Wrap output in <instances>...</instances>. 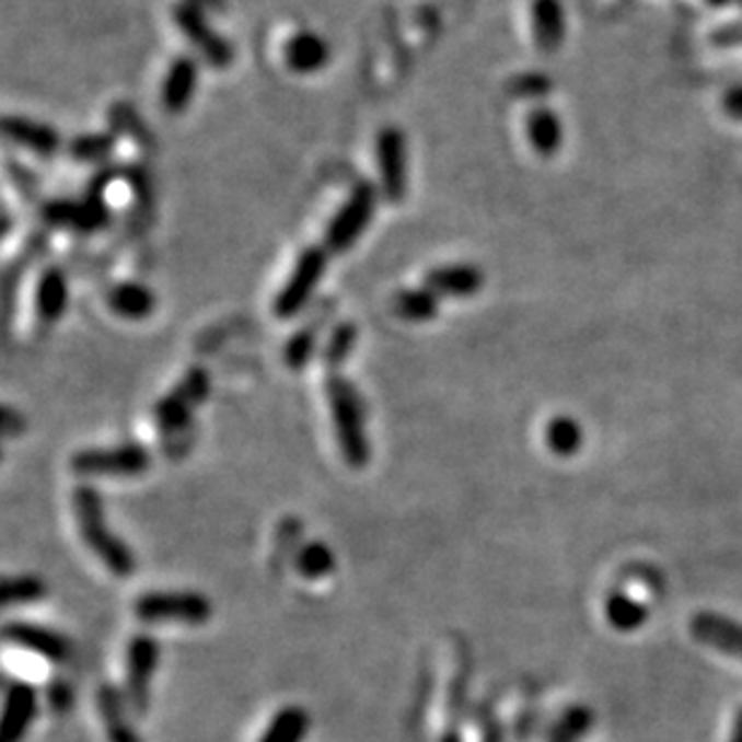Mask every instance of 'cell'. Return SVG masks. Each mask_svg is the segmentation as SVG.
<instances>
[{
  "mask_svg": "<svg viewBox=\"0 0 742 742\" xmlns=\"http://www.w3.org/2000/svg\"><path fill=\"white\" fill-rule=\"evenodd\" d=\"M73 513L80 537L85 541L90 553L97 557L114 577L118 579L134 577L138 569L136 555L130 553V547L112 531L109 519H106L104 499L100 497L97 489L90 485H80L73 492Z\"/></svg>",
  "mask_w": 742,
  "mask_h": 742,
  "instance_id": "cell-1",
  "label": "cell"
},
{
  "mask_svg": "<svg viewBox=\"0 0 742 742\" xmlns=\"http://www.w3.org/2000/svg\"><path fill=\"white\" fill-rule=\"evenodd\" d=\"M326 398L343 459L350 463L352 468H362L371 453L362 396H359V391L347 379L331 376L326 384Z\"/></svg>",
  "mask_w": 742,
  "mask_h": 742,
  "instance_id": "cell-2",
  "label": "cell"
},
{
  "mask_svg": "<svg viewBox=\"0 0 742 742\" xmlns=\"http://www.w3.org/2000/svg\"><path fill=\"white\" fill-rule=\"evenodd\" d=\"M150 451L128 441L109 449L78 451L70 459V468L80 477H138L150 468Z\"/></svg>",
  "mask_w": 742,
  "mask_h": 742,
  "instance_id": "cell-3",
  "label": "cell"
},
{
  "mask_svg": "<svg viewBox=\"0 0 742 742\" xmlns=\"http://www.w3.org/2000/svg\"><path fill=\"white\" fill-rule=\"evenodd\" d=\"M136 615L142 622L206 625L212 617V603L208 595L196 591H150L136 601Z\"/></svg>",
  "mask_w": 742,
  "mask_h": 742,
  "instance_id": "cell-4",
  "label": "cell"
},
{
  "mask_svg": "<svg viewBox=\"0 0 742 742\" xmlns=\"http://www.w3.org/2000/svg\"><path fill=\"white\" fill-rule=\"evenodd\" d=\"M174 22L178 32L184 34L190 46L200 51V56L206 58L212 68H227L232 63L234 58L232 44L227 42L222 34L212 32L206 18V10H200L198 5L190 3V0H182V3L174 5Z\"/></svg>",
  "mask_w": 742,
  "mask_h": 742,
  "instance_id": "cell-5",
  "label": "cell"
},
{
  "mask_svg": "<svg viewBox=\"0 0 742 742\" xmlns=\"http://www.w3.org/2000/svg\"><path fill=\"white\" fill-rule=\"evenodd\" d=\"M160 663V646L150 634L130 639L126 651V702L136 714H146L150 706V689L154 670Z\"/></svg>",
  "mask_w": 742,
  "mask_h": 742,
  "instance_id": "cell-6",
  "label": "cell"
},
{
  "mask_svg": "<svg viewBox=\"0 0 742 742\" xmlns=\"http://www.w3.org/2000/svg\"><path fill=\"white\" fill-rule=\"evenodd\" d=\"M323 270H326V254L321 248H306L302 258L297 260L290 280L285 282L278 299H275V316L292 318L306 306V302L318 287Z\"/></svg>",
  "mask_w": 742,
  "mask_h": 742,
  "instance_id": "cell-7",
  "label": "cell"
},
{
  "mask_svg": "<svg viewBox=\"0 0 742 742\" xmlns=\"http://www.w3.org/2000/svg\"><path fill=\"white\" fill-rule=\"evenodd\" d=\"M208 391H210L208 371L206 369L190 371V374L170 393V396L158 403V408H154L158 425L164 429V432L184 429L196 405H200L208 398Z\"/></svg>",
  "mask_w": 742,
  "mask_h": 742,
  "instance_id": "cell-8",
  "label": "cell"
},
{
  "mask_svg": "<svg viewBox=\"0 0 742 742\" xmlns=\"http://www.w3.org/2000/svg\"><path fill=\"white\" fill-rule=\"evenodd\" d=\"M374 208H376V200H374V194H371V188L367 186L357 188L328 227V232H326L328 248L331 251L350 248L359 239V234L367 230Z\"/></svg>",
  "mask_w": 742,
  "mask_h": 742,
  "instance_id": "cell-9",
  "label": "cell"
},
{
  "mask_svg": "<svg viewBox=\"0 0 742 742\" xmlns=\"http://www.w3.org/2000/svg\"><path fill=\"white\" fill-rule=\"evenodd\" d=\"M39 711V694L30 682H15L0 706V742H22Z\"/></svg>",
  "mask_w": 742,
  "mask_h": 742,
  "instance_id": "cell-10",
  "label": "cell"
},
{
  "mask_svg": "<svg viewBox=\"0 0 742 742\" xmlns=\"http://www.w3.org/2000/svg\"><path fill=\"white\" fill-rule=\"evenodd\" d=\"M44 220L54 227H66L73 232H97L109 222L102 196H92L82 200H51L44 206Z\"/></svg>",
  "mask_w": 742,
  "mask_h": 742,
  "instance_id": "cell-11",
  "label": "cell"
},
{
  "mask_svg": "<svg viewBox=\"0 0 742 742\" xmlns=\"http://www.w3.org/2000/svg\"><path fill=\"white\" fill-rule=\"evenodd\" d=\"M0 637L18 646V649L30 651L51 663H66L70 653H73V644H70L63 634H58L56 629L49 627L32 625V622H13V625L3 627Z\"/></svg>",
  "mask_w": 742,
  "mask_h": 742,
  "instance_id": "cell-12",
  "label": "cell"
},
{
  "mask_svg": "<svg viewBox=\"0 0 742 742\" xmlns=\"http://www.w3.org/2000/svg\"><path fill=\"white\" fill-rule=\"evenodd\" d=\"M0 136L8 138L15 146L25 148L39 158H54L61 150V134L49 124L34 121L27 116H3L0 118Z\"/></svg>",
  "mask_w": 742,
  "mask_h": 742,
  "instance_id": "cell-13",
  "label": "cell"
},
{
  "mask_svg": "<svg viewBox=\"0 0 742 742\" xmlns=\"http://www.w3.org/2000/svg\"><path fill=\"white\" fill-rule=\"evenodd\" d=\"M198 76L200 68L194 56H176L170 70H166L164 82H162V92L160 100L166 114H184L188 109L190 100H194L196 88H198Z\"/></svg>",
  "mask_w": 742,
  "mask_h": 742,
  "instance_id": "cell-14",
  "label": "cell"
},
{
  "mask_svg": "<svg viewBox=\"0 0 742 742\" xmlns=\"http://www.w3.org/2000/svg\"><path fill=\"white\" fill-rule=\"evenodd\" d=\"M694 639L730 656L742 658V625L716 613H699L689 625Z\"/></svg>",
  "mask_w": 742,
  "mask_h": 742,
  "instance_id": "cell-15",
  "label": "cell"
},
{
  "mask_svg": "<svg viewBox=\"0 0 742 742\" xmlns=\"http://www.w3.org/2000/svg\"><path fill=\"white\" fill-rule=\"evenodd\" d=\"M68 275L58 268L49 266L37 282V294H34V309H37V318L42 326H54L63 318L68 309Z\"/></svg>",
  "mask_w": 742,
  "mask_h": 742,
  "instance_id": "cell-16",
  "label": "cell"
},
{
  "mask_svg": "<svg viewBox=\"0 0 742 742\" xmlns=\"http://www.w3.org/2000/svg\"><path fill=\"white\" fill-rule=\"evenodd\" d=\"M485 285V275L475 266H444L425 278V287L437 297H473Z\"/></svg>",
  "mask_w": 742,
  "mask_h": 742,
  "instance_id": "cell-17",
  "label": "cell"
},
{
  "mask_svg": "<svg viewBox=\"0 0 742 742\" xmlns=\"http://www.w3.org/2000/svg\"><path fill=\"white\" fill-rule=\"evenodd\" d=\"M97 706L102 714V726L109 742H140L136 728L128 723V702L124 694L112 685H102L97 692Z\"/></svg>",
  "mask_w": 742,
  "mask_h": 742,
  "instance_id": "cell-18",
  "label": "cell"
},
{
  "mask_svg": "<svg viewBox=\"0 0 742 742\" xmlns=\"http://www.w3.org/2000/svg\"><path fill=\"white\" fill-rule=\"evenodd\" d=\"M106 304L118 318L126 321H142L148 318L154 306H158V297L148 285L140 282H118L106 294Z\"/></svg>",
  "mask_w": 742,
  "mask_h": 742,
  "instance_id": "cell-19",
  "label": "cell"
},
{
  "mask_svg": "<svg viewBox=\"0 0 742 742\" xmlns=\"http://www.w3.org/2000/svg\"><path fill=\"white\" fill-rule=\"evenodd\" d=\"M381 174H384V188L391 200H401L405 190V152L403 138L396 130H386L379 140Z\"/></svg>",
  "mask_w": 742,
  "mask_h": 742,
  "instance_id": "cell-20",
  "label": "cell"
},
{
  "mask_svg": "<svg viewBox=\"0 0 742 742\" xmlns=\"http://www.w3.org/2000/svg\"><path fill=\"white\" fill-rule=\"evenodd\" d=\"M287 63H290L292 70L297 73H311V70H318L328 58V46L316 34H297V37L287 44Z\"/></svg>",
  "mask_w": 742,
  "mask_h": 742,
  "instance_id": "cell-21",
  "label": "cell"
},
{
  "mask_svg": "<svg viewBox=\"0 0 742 742\" xmlns=\"http://www.w3.org/2000/svg\"><path fill=\"white\" fill-rule=\"evenodd\" d=\"M46 595V583L32 573H18V577L0 579V613L15 605L37 603Z\"/></svg>",
  "mask_w": 742,
  "mask_h": 742,
  "instance_id": "cell-22",
  "label": "cell"
},
{
  "mask_svg": "<svg viewBox=\"0 0 742 742\" xmlns=\"http://www.w3.org/2000/svg\"><path fill=\"white\" fill-rule=\"evenodd\" d=\"M561 34H565V18L557 0H537L535 3V39L543 51H555Z\"/></svg>",
  "mask_w": 742,
  "mask_h": 742,
  "instance_id": "cell-23",
  "label": "cell"
},
{
  "mask_svg": "<svg viewBox=\"0 0 742 742\" xmlns=\"http://www.w3.org/2000/svg\"><path fill=\"white\" fill-rule=\"evenodd\" d=\"M116 134H85L70 140L68 154L80 164H104L116 152Z\"/></svg>",
  "mask_w": 742,
  "mask_h": 742,
  "instance_id": "cell-24",
  "label": "cell"
},
{
  "mask_svg": "<svg viewBox=\"0 0 742 742\" xmlns=\"http://www.w3.org/2000/svg\"><path fill=\"white\" fill-rule=\"evenodd\" d=\"M607 622L619 631H634L639 629L646 619H649V607L644 603L634 601L627 593H613L607 598L605 605Z\"/></svg>",
  "mask_w": 742,
  "mask_h": 742,
  "instance_id": "cell-25",
  "label": "cell"
},
{
  "mask_svg": "<svg viewBox=\"0 0 742 742\" xmlns=\"http://www.w3.org/2000/svg\"><path fill=\"white\" fill-rule=\"evenodd\" d=\"M439 311V297L434 292L425 290H405L396 297V314L403 321L425 323L432 321Z\"/></svg>",
  "mask_w": 742,
  "mask_h": 742,
  "instance_id": "cell-26",
  "label": "cell"
},
{
  "mask_svg": "<svg viewBox=\"0 0 742 742\" xmlns=\"http://www.w3.org/2000/svg\"><path fill=\"white\" fill-rule=\"evenodd\" d=\"M545 441L557 456H573L583 444V432L579 422L571 420V417H557V420L547 425Z\"/></svg>",
  "mask_w": 742,
  "mask_h": 742,
  "instance_id": "cell-27",
  "label": "cell"
},
{
  "mask_svg": "<svg viewBox=\"0 0 742 742\" xmlns=\"http://www.w3.org/2000/svg\"><path fill=\"white\" fill-rule=\"evenodd\" d=\"M109 118L118 134L128 136L138 148H152V142H154L152 134L148 130L146 121H142L138 112L128 102H116L109 109Z\"/></svg>",
  "mask_w": 742,
  "mask_h": 742,
  "instance_id": "cell-28",
  "label": "cell"
},
{
  "mask_svg": "<svg viewBox=\"0 0 742 742\" xmlns=\"http://www.w3.org/2000/svg\"><path fill=\"white\" fill-rule=\"evenodd\" d=\"M306 726L309 718L302 709H282L273 718V723L266 730V735L260 738V742H299L306 733Z\"/></svg>",
  "mask_w": 742,
  "mask_h": 742,
  "instance_id": "cell-29",
  "label": "cell"
},
{
  "mask_svg": "<svg viewBox=\"0 0 742 742\" xmlns=\"http://www.w3.org/2000/svg\"><path fill=\"white\" fill-rule=\"evenodd\" d=\"M335 567V557L323 543H309L297 555V571L306 579H323Z\"/></svg>",
  "mask_w": 742,
  "mask_h": 742,
  "instance_id": "cell-30",
  "label": "cell"
},
{
  "mask_svg": "<svg viewBox=\"0 0 742 742\" xmlns=\"http://www.w3.org/2000/svg\"><path fill=\"white\" fill-rule=\"evenodd\" d=\"M529 130H531V138H533V146L549 154V152H555L559 148V140H561V130H559V124H557V118L555 114H549V112H535L531 116V124H529Z\"/></svg>",
  "mask_w": 742,
  "mask_h": 742,
  "instance_id": "cell-31",
  "label": "cell"
},
{
  "mask_svg": "<svg viewBox=\"0 0 742 742\" xmlns=\"http://www.w3.org/2000/svg\"><path fill=\"white\" fill-rule=\"evenodd\" d=\"M126 176V182L134 188V196L136 202L142 208H152L154 202V186H152V176L142 164H134V166H126L121 172Z\"/></svg>",
  "mask_w": 742,
  "mask_h": 742,
  "instance_id": "cell-32",
  "label": "cell"
},
{
  "mask_svg": "<svg viewBox=\"0 0 742 742\" xmlns=\"http://www.w3.org/2000/svg\"><path fill=\"white\" fill-rule=\"evenodd\" d=\"M355 343H357V331L345 323V326H340L338 331L333 333V338H331V343L326 347V362L331 367L333 364L335 367L343 364L345 359H347V355H350V350L355 347Z\"/></svg>",
  "mask_w": 742,
  "mask_h": 742,
  "instance_id": "cell-33",
  "label": "cell"
},
{
  "mask_svg": "<svg viewBox=\"0 0 742 742\" xmlns=\"http://www.w3.org/2000/svg\"><path fill=\"white\" fill-rule=\"evenodd\" d=\"M314 335H311L309 331H302V333H297L294 338L290 340V345H287V364L299 369V367H304L311 355H314Z\"/></svg>",
  "mask_w": 742,
  "mask_h": 742,
  "instance_id": "cell-34",
  "label": "cell"
},
{
  "mask_svg": "<svg viewBox=\"0 0 742 742\" xmlns=\"http://www.w3.org/2000/svg\"><path fill=\"white\" fill-rule=\"evenodd\" d=\"M25 429H27L25 417H22L15 408H10V405L0 403V437L13 439L25 434Z\"/></svg>",
  "mask_w": 742,
  "mask_h": 742,
  "instance_id": "cell-35",
  "label": "cell"
},
{
  "mask_svg": "<svg viewBox=\"0 0 742 742\" xmlns=\"http://www.w3.org/2000/svg\"><path fill=\"white\" fill-rule=\"evenodd\" d=\"M723 109L730 118L742 121V85L730 88L723 97Z\"/></svg>",
  "mask_w": 742,
  "mask_h": 742,
  "instance_id": "cell-36",
  "label": "cell"
},
{
  "mask_svg": "<svg viewBox=\"0 0 742 742\" xmlns=\"http://www.w3.org/2000/svg\"><path fill=\"white\" fill-rule=\"evenodd\" d=\"M190 3L198 5L200 10H222L224 0H190Z\"/></svg>",
  "mask_w": 742,
  "mask_h": 742,
  "instance_id": "cell-37",
  "label": "cell"
},
{
  "mask_svg": "<svg viewBox=\"0 0 742 742\" xmlns=\"http://www.w3.org/2000/svg\"><path fill=\"white\" fill-rule=\"evenodd\" d=\"M711 3H726V0H711Z\"/></svg>",
  "mask_w": 742,
  "mask_h": 742,
  "instance_id": "cell-38",
  "label": "cell"
},
{
  "mask_svg": "<svg viewBox=\"0 0 742 742\" xmlns=\"http://www.w3.org/2000/svg\"><path fill=\"white\" fill-rule=\"evenodd\" d=\"M0 459H3V451H0Z\"/></svg>",
  "mask_w": 742,
  "mask_h": 742,
  "instance_id": "cell-39",
  "label": "cell"
}]
</instances>
